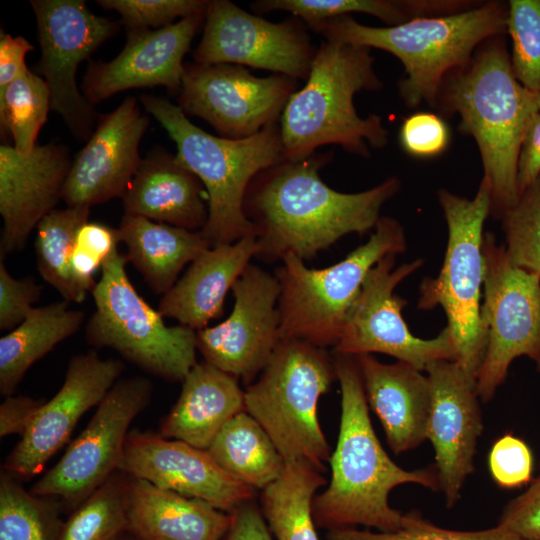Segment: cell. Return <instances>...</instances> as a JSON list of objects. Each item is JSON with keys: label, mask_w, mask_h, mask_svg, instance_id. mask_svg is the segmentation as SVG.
Here are the masks:
<instances>
[{"label": "cell", "mask_w": 540, "mask_h": 540, "mask_svg": "<svg viewBox=\"0 0 540 540\" xmlns=\"http://www.w3.org/2000/svg\"><path fill=\"white\" fill-rule=\"evenodd\" d=\"M129 483L116 471L71 511L56 540H117L128 531Z\"/></svg>", "instance_id": "cell-34"}, {"label": "cell", "mask_w": 540, "mask_h": 540, "mask_svg": "<svg viewBox=\"0 0 540 540\" xmlns=\"http://www.w3.org/2000/svg\"><path fill=\"white\" fill-rule=\"evenodd\" d=\"M484 300L481 321L487 347L476 392L490 401L505 381L511 363L526 356L540 370V275L512 264L504 245L484 233Z\"/></svg>", "instance_id": "cell-11"}, {"label": "cell", "mask_w": 540, "mask_h": 540, "mask_svg": "<svg viewBox=\"0 0 540 540\" xmlns=\"http://www.w3.org/2000/svg\"><path fill=\"white\" fill-rule=\"evenodd\" d=\"M199 178L164 149H153L123 194L124 214L191 231L204 228L208 204Z\"/></svg>", "instance_id": "cell-26"}, {"label": "cell", "mask_w": 540, "mask_h": 540, "mask_svg": "<svg viewBox=\"0 0 540 540\" xmlns=\"http://www.w3.org/2000/svg\"><path fill=\"white\" fill-rule=\"evenodd\" d=\"M149 119L127 96L113 111L99 115L95 130L72 161L61 199L67 207H91L122 197L142 159L141 139Z\"/></svg>", "instance_id": "cell-20"}, {"label": "cell", "mask_w": 540, "mask_h": 540, "mask_svg": "<svg viewBox=\"0 0 540 540\" xmlns=\"http://www.w3.org/2000/svg\"><path fill=\"white\" fill-rule=\"evenodd\" d=\"M72 160L66 146L37 144L28 155L0 146V256L20 251L32 230L61 199Z\"/></svg>", "instance_id": "cell-23"}, {"label": "cell", "mask_w": 540, "mask_h": 540, "mask_svg": "<svg viewBox=\"0 0 540 540\" xmlns=\"http://www.w3.org/2000/svg\"><path fill=\"white\" fill-rule=\"evenodd\" d=\"M540 174V112L531 117L525 130L517 162L519 193Z\"/></svg>", "instance_id": "cell-48"}, {"label": "cell", "mask_w": 540, "mask_h": 540, "mask_svg": "<svg viewBox=\"0 0 540 540\" xmlns=\"http://www.w3.org/2000/svg\"><path fill=\"white\" fill-rule=\"evenodd\" d=\"M89 214L90 208L83 206L54 209L36 227L37 269L67 302L81 303L89 292L75 278L70 266L77 232L88 222Z\"/></svg>", "instance_id": "cell-33"}, {"label": "cell", "mask_w": 540, "mask_h": 540, "mask_svg": "<svg viewBox=\"0 0 540 540\" xmlns=\"http://www.w3.org/2000/svg\"><path fill=\"white\" fill-rule=\"evenodd\" d=\"M534 94H535V104L537 107V111L540 112V91L534 92Z\"/></svg>", "instance_id": "cell-52"}, {"label": "cell", "mask_w": 540, "mask_h": 540, "mask_svg": "<svg viewBox=\"0 0 540 540\" xmlns=\"http://www.w3.org/2000/svg\"><path fill=\"white\" fill-rule=\"evenodd\" d=\"M119 470L228 513L255 494L221 468L208 450L150 431L128 433Z\"/></svg>", "instance_id": "cell-19"}, {"label": "cell", "mask_w": 540, "mask_h": 540, "mask_svg": "<svg viewBox=\"0 0 540 540\" xmlns=\"http://www.w3.org/2000/svg\"><path fill=\"white\" fill-rule=\"evenodd\" d=\"M396 256H385L368 272L346 315L334 354L383 353L421 371L434 361H457V350L447 326L432 339L418 338L409 330L402 316L407 300L396 294L395 289L421 268L424 260L418 258L395 267Z\"/></svg>", "instance_id": "cell-12"}, {"label": "cell", "mask_w": 540, "mask_h": 540, "mask_svg": "<svg viewBox=\"0 0 540 540\" xmlns=\"http://www.w3.org/2000/svg\"><path fill=\"white\" fill-rule=\"evenodd\" d=\"M230 528L223 540H274L262 511L248 501L233 512Z\"/></svg>", "instance_id": "cell-49"}, {"label": "cell", "mask_w": 540, "mask_h": 540, "mask_svg": "<svg viewBox=\"0 0 540 540\" xmlns=\"http://www.w3.org/2000/svg\"><path fill=\"white\" fill-rule=\"evenodd\" d=\"M497 524L523 540H540V475L505 506Z\"/></svg>", "instance_id": "cell-46"}, {"label": "cell", "mask_w": 540, "mask_h": 540, "mask_svg": "<svg viewBox=\"0 0 540 540\" xmlns=\"http://www.w3.org/2000/svg\"><path fill=\"white\" fill-rule=\"evenodd\" d=\"M335 380L333 357L324 348L280 340L259 379L244 391L245 411L285 461L303 459L324 473L331 452L318 420V402Z\"/></svg>", "instance_id": "cell-8"}, {"label": "cell", "mask_w": 540, "mask_h": 540, "mask_svg": "<svg viewBox=\"0 0 540 540\" xmlns=\"http://www.w3.org/2000/svg\"><path fill=\"white\" fill-rule=\"evenodd\" d=\"M126 254L115 250L101 267L91 293L95 311L85 326L94 348H111L143 371L182 382L196 362V331L167 326L130 282Z\"/></svg>", "instance_id": "cell-10"}, {"label": "cell", "mask_w": 540, "mask_h": 540, "mask_svg": "<svg viewBox=\"0 0 540 540\" xmlns=\"http://www.w3.org/2000/svg\"><path fill=\"white\" fill-rule=\"evenodd\" d=\"M105 9L115 10L121 16V24L127 30L159 29L176 18L205 13V0H98Z\"/></svg>", "instance_id": "cell-40"}, {"label": "cell", "mask_w": 540, "mask_h": 540, "mask_svg": "<svg viewBox=\"0 0 540 540\" xmlns=\"http://www.w3.org/2000/svg\"><path fill=\"white\" fill-rule=\"evenodd\" d=\"M370 51L327 40L316 49L305 85L290 96L280 117L284 159L306 158L327 144L361 157L386 146L382 118L360 117L353 103L356 93L383 86Z\"/></svg>", "instance_id": "cell-4"}, {"label": "cell", "mask_w": 540, "mask_h": 540, "mask_svg": "<svg viewBox=\"0 0 540 540\" xmlns=\"http://www.w3.org/2000/svg\"><path fill=\"white\" fill-rule=\"evenodd\" d=\"M123 370L120 360L102 359L95 350L74 355L61 388L41 406L6 457L2 470L19 481L38 474L67 443L82 415L101 402Z\"/></svg>", "instance_id": "cell-18"}, {"label": "cell", "mask_w": 540, "mask_h": 540, "mask_svg": "<svg viewBox=\"0 0 540 540\" xmlns=\"http://www.w3.org/2000/svg\"><path fill=\"white\" fill-rule=\"evenodd\" d=\"M45 400L27 396H8L0 405V437L23 436Z\"/></svg>", "instance_id": "cell-47"}, {"label": "cell", "mask_w": 540, "mask_h": 540, "mask_svg": "<svg viewBox=\"0 0 540 540\" xmlns=\"http://www.w3.org/2000/svg\"><path fill=\"white\" fill-rule=\"evenodd\" d=\"M532 465L529 447L511 434L499 438L489 453L490 473L494 481L504 488H516L528 483Z\"/></svg>", "instance_id": "cell-44"}, {"label": "cell", "mask_w": 540, "mask_h": 540, "mask_svg": "<svg viewBox=\"0 0 540 540\" xmlns=\"http://www.w3.org/2000/svg\"><path fill=\"white\" fill-rule=\"evenodd\" d=\"M506 33L511 38L510 60L517 80L531 92H539L540 0H510Z\"/></svg>", "instance_id": "cell-39"}, {"label": "cell", "mask_w": 540, "mask_h": 540, "mask_svg": "<svg viewBox=\"0 0 540 540\" xmlns=\"http://www.w3.org/2000/svg\"><path fill=\"white\" fill-rule=\"evenodd\" d=\"M450 130L439 115L417 112L405 118L399 130L402 149L416 158H433L449 145Z\"/></svg>", "instance_id": "cell-43"}, {"label": "cell", "mask_w": 540, "mask_h": 540, "mask_svg": "<svg viewBox=\"0 0 540 540\" xmlns=\"http://www.w3.org/2000/svg\"><path fill=\"white\" fill-rule=\"evenodd\" d=\"M207 450L221 468L255 490L276 481L285 467L267 432L246 411L232 417Z\"/></svg>", "instance_id": "cell-31"}, {"label": "cell", "mask_w": 540, "mask_h": 540, "mask_svg": "<svg viewBox=\"0 0 540 540\" xmlns=\"http://www.w3.org/2000/svg\"><path fill=\"white\" fill-rule=\"evenodd\" d=\"M245 411L237 378L207 363H197L182 381L180 396L159 434L207 450L221 428Z\"/></svg>", "instance_id": "cell-28"}, {"label": "cell", "mask_w": 540, "mask_h": 540, "mask_svg": "<svg viewBox=\"0 0 540 540\" xmlns=\"http://www.w3.org/2000/svg\"><path fill=\"white\" fill-rule=\"evenodd\" d=\"M140 102L175 142L176 159L199 178L206 190L208 220L201 231L211 245L256 236L243 210L244 197L260 171L284 159L279 123L248 138L229 139L197 127L167 99L143 94Z\"/></svg>", "instance_id": "cell-6"}, {"label": "cell", "mask_w": 540, "mask_h": 540, "mask_svg": "<svg viewBox=\"0 0 540 540\" xmlns=\"http://www.w3.org/2000/svg\"><path fill=\"white\" fill-rule=\"evenodd\" d=\"M152 391L144 376L119 379L61 459L29 491L56 497L65 509L77 507L119 470L129 427L148 407Z\"/></svg>", "instance_id": "cell-13"}, {"label": "cell", "mask_w": 540, "mask_h": 540, "mask_svg": "<svg viewBox=\"0 0 540 540\" xmlns=\"http://www.w3.org/2000/svg\"><path fill=\"white\" fill-rule=\"evenodd\" d=\"M406 248L401 223L381 216L368 241L332 266L308 268L299 257L285 256L274 274L280 285V340L334 348L368 272L385 256L398 255Z\"/></svg>", "instance_id": "cell-7"}, {"label": "cell", "mask_w": 540, "mask_h": 540, "mask_svg": "<svg viewBox=\"0 0 540 540\" xmlns=\"http://www.w3.org/2000/svg\"><path fill=\"white\" fill-rule=\"evenodd\" d=\"M504 35L485 40L469 64L444 79L435 108L458 114L459 130L475 140L490 185V215L500 219L516 202L517 162L535 94L517 80Z\"/></svg>", "instance_id": "cell-3"}, {"label": "cell", "mask_w": 540, "mask_h": 540, "mask_svg": "<svg viewBox=\"0 0 540 540\" xmlns=\"http://www.w3.org/2000/svg\"><path fill=\"white\" fill-rule=\"evenodd\" d=\"M33 49L32 44L24 37L12 36L1 31L0 94L27 68L25 56Z\"/></svg>", "instance_id": "cell-50"}, {"label": "cell", "mask_w": 540, "mask_h": 540, "mask_svg": "<svg viewBox=\"0 0 540 540\" xmlns=\"http://www.w3.org/2000/svg\"><path fill=\"white\" fill-rule=\"evenodd\" d=\"M500 220L512 264L540 275V174L519 193Z\"/></svg>", "instance_id": "cell-38"}, {"label": "cell", "mask_w": 540, "mask_h": 540, "mask_svg": "<svg viewBox=\"0 0 540 540\" xmlns=\"http://www.w3.org/2000/svg\"><path fill=\"white\" fill-rule=\"evenodd\" d=\"M425 372L432 392L427 439L434 447L440 491L450 508L474 470L476 444L482 432L479 397L475 384L456 361H434Z\"/></svg>", "instance_id": "cell-22"}, {"label": "cell", "mask_w": 540, "mask_h": 540, "mask_svg": "<svg viewBox=\"0 0 540 540\" xmlns=\"http://www.w3.org/2000/svg\"><path fill=\"white\" fill-rule=\"evenodd\" d=\"M60 499L37 496L0 473V540H56L63 520Z\"/></svg>", "instance_id": "cell-35"}, {"label": "cell", "mask_w": 540, "mask_h": 540, "mask_svg": "<svg viewBox=\"0 0 540 540\" xmlns=\"http://www.w3.org/2000/svg\"><path fill=\"white\" fill-rule=\"evenodd\" d=\"M85 314L63 300L34 307L27 318L0 339V393L11 396L27 370L57 344L74 335Z\"/></svg>", "instance_id": "cell-30"}, {"label": "cell", "mask_w": 540, "mask_h": 540, "mask_svg": "<svg viewBox=\"0 0 540 540\" xmlns=\"http://www.w3.org/2000/svg\"><path fill=\"white\" fill-rule=\"evenodd\" d=\"M41 58L38 70L50 91L51 109L78 141H88L98 118L76 82L79 64L120 29L121 22L92 13L83 0H32Z\"/></svg>", "instance_id": "cell-14"}, {"label": "cell", "mask_w": 540, "mask_h": 540, "mask_svg": "<svg viewBox=\"0 0 540 540\" xmlns=\"http://www.w3.org/2000/svg\"><path fill=\"white\" fill-rule=\"evenodd\" d=\"M258 252L256 236L210 247L194 259L163 295L158 311L195 331L222 316L229 290Z\"/></svg>", "instance_id": "cell-25"}, {"label": "cell", "mask_w": 540, "mask_h": 540, "mask_svg": "<svg viewBox=\"0 0 540 540\" xmlns=\"http://www.w3.org/2000/svg\"><path fill=\"white\" fill-rule=\"evenodd\" d=\"M42 286L32 277L14 278L0 257V329H14L32 311L40 298Z\"/></svg>", "instance_id": "cell-45"}, {"label": "cell", "mask_w": 540, "mask_h": 540, "mask_svg": "<svg viewBox=\"0 0 540 540\" xmlns=\"http://www.w3.org/2000/svg\"><path fill=\"white\" fill-rule=\"evenodd\" d=\"M126 257L158 295L167 293L183 268L212 247L201 230L159 223L124 214L117 228Z\"/></svg>", "instance_id": "cell-29"}, {"label": "cell", "mask_w": 540, "mask_h": 540, "mask_svg": "<svg viewBox=\"0 0 540 540\" xmlns=\"http://www.w3.org/2000/svg\"><path fill=\"white\" fill-rule=\"evenodd\" d=\"M297 83L282 74L257 77L240 65L185 63L177 103L220 137L243 139L279 123Z\"/></svg>", "instance_id": "cell-15"}, {"label": "cell", "mask_w": 540, "mask_h": 540, "mask_svg": "<svg viewBox=\"0 0 540 540\" xmlns=\"http://www.w3.org/2000/svg\"><path fill=\"white\" fill-rule=\"evenodd\" d=\"M332 152L287 160L260 171L249 184L243 210L254 225L258 252L265 262L293 254L311 259L347 234L374 229L383 205L401 188L391 176L358 193L329 187L320 169Z\"/></svg>", "instance_id": "cell-1"}, {"label": "cell", "mask_w": 540, "mask_h": 540, "mask_svg": "<svg viewBox=\"0 0 540 540\" xmlns=\"http://www.w3.org/2000/svg\"><path fill=\"white\" fill-rule=\"evenodd\" d=\"M250 7L256 13L290 12L309 28L351 13L375 16L388 26L414 18L411 0H258Z\"/></svg>", "instance_id": "cell-37"}, {"label": "cell", "mask_w": 540, "mask_h": 540, "mask_svg": "<svg viewBox=\"0 0 540 540\" xmlns=\"http://www.w3.org/2000/svg\"><path fill=\"white\" fill-rule=\"evenodd\" d=\"M437 197L447 224V247L439 274L424 278L420 284L418 308L440 306L444 310L457 350L456 362L476 386L487 347L480 312L483 227L490 215V185L482 178L472 199L446 189H439Z\"/></svg>", "instance_id": "cell-9"}, {"label": "cell", "mask_w": 540, "mask_h": 540, "mask_svg": "<svg viewBox=\"0 0 540 540\" xmlns=\"http://www.w3.org/2000/svg\"><path fill=\"white\" fill-rule=\"evenodd\" d=\"M49 109L47 83L28 68L0 94L1 130L10 133L19 153L28 155L35 148Z\"/></svg>", "instance_id": "cell-36"}, {"label": "cell", "mask_w": 540, "mask_h": 540, "mask_svg": "<svg viewBox=\"0 0 540 540\" xmlns=\"http://www.w3.org/2000/svg\"><path fill=\"white\" fill-rule=\"evenodd\" d=\"M327 540H523L507 528L496 525L476 531L438 527L420 518L416 523L395 532H371L355 527L328 530Z\"/></svg>", "instance_id": "cell-41"}, {"label": "cell", "mask_w": 540, "mask_h": 540, "mask_svg": "<svg viewBox=\"0 0 540 540\" xmlns=\"http://www.w3.org/2000/svg\"><path fill=\"white\" fill-rule=\"evenodd\" d=\"M326 483L323 473L310 462L285 461L280 477L260 496L261 511L276 540H319L312 501Z\"/></svg>", "instance_id": "cell-32"}, {"label": "cell", "mask_w": 540, "mask_h": 540, "mask_svg": "<svg viewBox=\"0 0 540 540\" xmlns=\"http://www.w3.org/2000/svg\"><path fill=\"white\" fill-rule=\"evenodd\" d=\"M232 293L229 317L196 331V346L205 362L248 386L264 370L280 341V285L275 275L250 263Z\"/></svg>", "instance_id": "cell-17"}, {"label": "cell", "mask_w": 540, "mask_h": 540, "mask_svg": "<svg viewBox=\"0 0 540 540\" xmlns=\"http://www.w3.org/2000/svg\"><path fill=\"white\" fill-rule=\"evenodd\" d=\"M205 14H194L159 29L127 30L125 46L114 59L89 62L83 95L95 105L131 88L163 86L178 93L185 71L183 58Z\"/></svg>", "instance_id": "cell-21"}, {"label": "cell", "mask_w": 540, "mask_h": 540, "mask_svg": "<svg viewBox=\"0 0 540 540\" xmlns=\"http://www.w3.org/2000/svg\"><path fill=\"white\" fill-rule=\"evenodd\" d=\"M333 362L341 390L339 434L330 482L312 501L314 522L327 530L363 525L395 532L411 526L421 517L392 508L389 494L406 483L440 490L436 468L405 470L388 456L372 427L355 357L334 354Z\"/></svg>", "instance_id": "cell-2"}, {"label": "cell", "mask_w": 540, "mask_h": 540, "mask_svg": "<svg viewBox=\"0 0 540 540\" xmlns=\"http://www.w3.org/2000/svg\"><path fill=\"white\" fill-rule=\"evenodd\" d=\"M119 242L118 229L102 223L88 221L78 230L70 266L75 278L88 291L96 285L94 273L118 249Z\"/></svg>", "instance_id": "cell-42"}, {"label": "cell", "mask_w": 540, "mask_h": 540, "mask_svg": "<svg viewBox=\"0 0 540 540\" xmlns=\"http://www.w3.org/2000/svg\"><path fill=\"white\" fill-rule=\"evenodd\" d=\"M316 49L303 23L270 22L229 0L208 1L198 64H234L306 80Z\"/></svg>", "instance_id": "cell-16"}, {"label": "cell", "mask_w": 540, "mask_h": 540, "mask_svg": "<svg viewBox=\"0 0 540 540\" xmlns=\"http://www.w3.org/2000/svg\"><path fill=\"white\" fill-rule=\"evenodd\" d=\"M354 357L367 402L391 450L401 454L417 448L427 440L432 402L428 376L403 361L386 364L371 354Z\"/></svg>", "instance_id": "cell-24"}, {"label": "cell", "mask_w": 540, "mask_h": 540, "mask_svg": "<svg viewBox=\"0 0 540 540\" xmlns=\"http://www.w3.org/2000/svg\"><path fill=\"white\" fill-rule=\"evenodd\" d=\"M231 513L130 476L128 531L139 540H223Z\"/></svg>", "instance_id": "cell-27"}, {"label": "cell", "mask_w": 540, "mask_h": 540, "mask_svg": "<svg viewBox=\"0 0 540 540\" xmlns=\"http://www.w3.org/2000/svg\"><path fill=\"white\" fill-rule=\"evenodd\" d=\"M507 13L508 4L487 1L459 13L413 18L395 26L363 25L348 15L311 29L327 41L393 54L405 69L398 84L405 105L416 108L426 103L435 108L446 76L466 67L485 40L506 33Z\"/></svg>", "instance_id": "cell-5"}, {"label": "cell", "mask_w": 540, "mask_h": 540, "mask_svg": "<svg viewBox=\"0 0 540 540\" xmlns=\"http://www.w3.org/2000/svg\"><path fill=\"white\" fill-rule=\"evenodd\" d=\"M117 540H139V539L135 535H133L131 532L126 531Z\"/></svg>", "instance_id": "cell-51"}]
</instances>
